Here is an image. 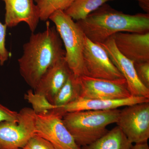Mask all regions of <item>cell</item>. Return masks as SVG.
<instances>
[{"instance_id":"22","label":"cell","mask_w":149,"mask_h":149,"mask_svg":"<svg viewBox=\"0 0 149 149\" xmlns=\"http://www.w3.org/2000/svg\"><path fill=\"white\" fill-rule=\"evenodd\" d=\"M6 25L0 22V65H3L9 58V52L6 47Z\"/></svg>"},{"instance_id":"6","label":"cell","mask_w":149,"mask_h":149,"mask_svg":"<svg viewBox=\"0 0 149 149\" xmlns=\"http://www.w3.org/2000/svg\"><path fill=\"white\" fill-rule=\"evenodd\" d=\"M63 115L55 109L36 114V134L49 142L55 149H82L63 121Z\"/></svg>"},{"instance_id":"21","label":"cell","mask_w":149,"mask_h":149,"mask_svg":"<svg viewBox=\"0 0 149 149\" xmlns=\"http://www.w3.org/2000/svg\"><path fill=\"white\" fill-rule=\"evenodd\" d=\"M134 64L139 80L145 87L149 89V61Z\"/></svg>"},{"instance_id":"12","label":"cell","mask_w":149,"mask_h":149,"mask_svg":"<svg viewBox=\"0 0 149 149\" xmlns=\"http://www.w3.org/2000/svg\"><path fill=\"white\" fill-rule=\"evenodd\" d=\"M5 4V24L13 27L24 22L35 32L40 21L39 11L34 0H2Z\"/></svg>"},{"instance_id":"4","label":"cell","mask_w":149,"mask_h":149,"mask_svg":"<svg viewBox=\"0 0 149 149\" xmlns=\"http://www.w3.org/2000/svg\"><path fill=\"white\" fill-rule=\"evenodd\" d=\"M49 19L55 25L64 45L65 59L70 69L76 77L85 75L83 52L86 37L83 30L63 11H57Z\"/></svg>"},{"instance_id":"20","label":"cell","mask_w":149,"mask_h":149,"mask_svg":"<svg viewBox=\"0 0 149 149\" xmlns=\"http://www.w3.org/2000/svg\"><path fill=\"white\" fill-rule=\"evenodd\" d=\"M20 149H55L53 145L41 136L35 135Z\"/></svg>"},{"instance_id":"9","label":"cell","mask_w":149,"mask_h":149,"mask_svg":"<svg viewBox=\"0 0 149 149\" xmlns=\"http://www.w3.org/2000/svg\"><path fill=\"white\" fill-rule=\"evenodd\" d=\"M80 87V98L118 100L132 96L124 78L107 80L83 75L78 77Z\"/></svg>"},{"instance_id":"24","label":"cell","mask_w":149,"mask_h":149,"mask_svg":"<svg viewBox=\"0 0 149 149\" xmlns=\"http://www.w3.org/2000/svg\"><path fill=\"white\" fill-rule=\"evenodd\" d=\"M139 3V6L146 13L149 14V0H135Z\"/></svg>"},{"instance_id":"5","label":"cell","mask_w":149,"mask_h":149,"mask_svg":"<svg viewBox=\"0 0 149 149\" xmlns=\"http://www.w3.org/2000/svg\"><path fill=\"white\" fill-rule=\"evenodd\" d=\"M36 135V114L25 107L18 112L17 122L0 123V149H20Z\"/></svg>"},{"instance_id":"2","label":"cell","mask_w":149,"mask_h":149,"mask_svg":"<svg viewBox=\"0 0 149 149\" xmlns=\"http://www.w3.org/2000/svg\"><path fill=\"white\" fill-rule=\"evenodd\" d=\"M85 37L102 44L120 32H149V14H125L105 3L83 20L76 21Z\"/></svg>"},{"instance_id":"23","label":"cell","mask_w":149,"mask_h":149,"mask_svg":"<svg viewBox=\"0 0 149 149\" xmlns=\"http://www.w3.org/2000/svg\"><path fill=\"white\" fill-rule=\"evenodd\" d=\"M18 112L9 109L0 104V123L3 122H17Z\"/></svg>"},{"instance_id":"13","label":"cell","mask_w":149,"mask_h":149,"mask_svg":"<svg viewBox=\"0 0 149 149\" xmlns=\"http://www.w3.org/2000/svg\"><path fill=\"white\" fill-rule=\"evenodd\" d=\"M146 102H149L148 98L134 96L118 100L79 98L76 100L57 109L63 115L67 112L81 111H107L118 109L121 107Z\"/></svg>"},{"instance_id":"10","label":"cell","mask_w":149,"mask_h":149,"mask_svg":"<svg viewBox=\"0 0 149 149\" xmlns=\"http://www.w3.org/2000/svg\"><path fill=\"white\" fill-rule=\"evenodd\" d=\"M100 45L106 51L113 64L126 80L131 95L149 98V89L145 87L139 80L134 63L120 54L116 47L112 37Z\"/></svg>"},{"instance_id":"8","label":"cell","mask_w":149,"mask_h":149,"mask_svg":"<svg viewBox=\"0 0 149 149\" xmlns=\"http://www.w3.org/2000/svg\"><path fill=\"white\" fill-rule=\"evenodd\" d=\"M83 61L85 76L111 80L124 78L101 45L86 37Z\"/></svg>"},{"instance_id":"3","label":"cell","mask_w":149,"mask_h":149,"mask_svg":"<svg viewBox=\"0 0 149 149\" xmlns=\"http://www.w3.org/2000/svg\"><path fill=\"white\" fill-rule=\"evenodd\" d=\"M120 110L81 111L67 112L63 121L78 146L82 147L92 143L104 136L107 127L116 123Z\"/></svg>"},{"instance_id":"11","label":"cell","mask_w":149,"mask_h":149,"mask_svg":"<svg viewBox=\"0 0 149 149\" xmlns=\"http://www.w3.org/2000/svg\"><path fill=\"white\" fill-rule=\"evenodd\" d=\"M121 54L134 63L149 61V32H120L112 36Z\"/></svg>"},{"instance_id":"17","label":"cell","mask_w":149,"mask_h":149,"mask_svg":"<svg viewBox=\"0 0 149 149\" xmlns=\"http://www.w3.org/2000/svg\"><path fill=\"white\" fill-rule=\"evenodd\" d=\"M113 0H75L65 11L73 20H83L107 2Z\"/></svg>"},{"instance_id":"7","label":"cell","mask_w":149,"mask_h":149,"mask_svg":"<svg viewBox=\"0 0 149 149\" xmlns=\"http://www.w3.org/2000/svg\"><path fill=\"white\" fill-rule=\"evenodd\" d=\"M117 126L132 143H147L149 139V102L120 110Z\"/></svg>"},{"instance_id":"15","label":"cell","mask_w":149,"mask_h":149,"mask_svg":"<svg viewBox=\"0 0 149 149\" xmlns=\"http://www.w3.org/2000/svg\"><path fill=\"white\" fill-rule=\"evenodd\" d=\"M119 127L116 126L82 149H131L133 146Z\"/></svg>"},{"instance_id":"18","label":"cell","mask_w":149,"mask_h":149,"mask_svg":"<svg viewBox=\"0 0 149 149\" xmlns=\"http://www.w3.org/2000/svg\"><path fill=\"white\" fill-rule=\"evenodd\" d=\"M75 0H37L36 4L39 11L40 20L47 21L58 10L65 11Z\"/></svg>"},{"instance_id":"26","label":"cell","mask_w":149,"mask_h":149,"mask_svg":"<svg viewBox=\"0 0 149 149\" xmlns=\"http://www.w3.org/2000/svg\"><path fill=\"white\" fill-rule=\"evenodd\" d=\"M36 1H37V0H34V1H35V2H36Z\"/></svg>"},{"instance_id":"25","label":"cell","mask_w":149,"mask_h":149,"mask_svg":"<svg viewBox=\"0 0 149 149\" xmlns=\"http://www.w3.org/2000/svg\"><path fill=\"white\" fill-rule=\"evenodd\" d=\"M131 149H149V147L148 142L140 143L133 145Z\"/></svg>"},{"instance_id":"19","label":"cell","mask_w":149,"mask_h":149,"mask_svg":"<svg viewBox=\"0 0 149 149\" xmlns=\"http://www.w3.org/2000/svg\"><path fill=\"white\" fill-rule=\"evenodd\" d=\"M24 98L32 105L33 111L36 114H45L50 111L57 108L41 94L29 90L24 95Z\"/></svg>"},{"instance_id":"1","label":"cell","mask_w":149,"mask_h":149,"mask_svg":"<svg viewBox=\"0 0 149 149\" xmlns=\"http://www.w3.org/2000/svg\"><path fill=\"white\" fill-rule=\"evenodd\" d=\"M55 27L42 32H32L23 46V54L18 59L20 74L26 83L35 90L47 71L65 56V50Z\"/></svg>"},{"instance_id":"16","label":"cell","mask_w":149,"mask_h":149,"mask_svg":"<svg viewBox=\"0 0 149 149\" xmlns=\"http://www.w3.org/2000/svg\"><path fill=\"white\" fill-rule=\"evenodd\" d=\"M80 95L78 77L72 73L55 97L52 104L58 108L61 107L76 100L80 98Z\"/></svg>"},{"instance_id":"14","label":"cell","mask_w":149,"mask_h":149,"mask_svg":"<svg viewBox=\"0 0 149 149\" xmlns=\"http://www.w3.org/2000/svg\"><path fill=\"white\" fill-rule=\"evenodd\" d=\"M72 73L65 58L55 63L41 78L35 93L45 96L52 104L55 97Z\"/></svg>"}]
</instances>
